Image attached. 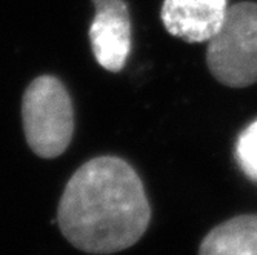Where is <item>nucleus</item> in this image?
<instances>
[{
    "mask_svg": "<svg viewBox=\"0 0 257 255\" xmlns=\"http://www.w3.org/2000/svg\"><path fill=\"white\" fill-rule=\"evenodd\" d=\"M151 207L144 183L120 157L88 160L68 180L57 206L63 237L82 252L109 255L147 232Z\"/></svg>",
    "mask_w": 257,
    "mask_h": 255,
    "instance_id": "1",
    "label": "nucleus"
},
{
    "mask_svg": "<svg viewBox=\"0 0 257 255\" xmlns=\"http://www.w3.org/2000/svg\"><path fill=\"white\" fill-rule=\"evenodd\" d=\"M236 157L246 177L257 181V120L240 134L236 146Z\"/></svg>",
    "mask_w": 257,
    "mask_h": 255,
    "instance_id": "7",
    "label": "nucleus"
},
{
    "mask_svg": "<svg viewBox=\"0 0 257 255\" xmlns=\"http://www.w3.org/2000/svg\"><path fill=\"white\" fill-rule=\"evenodd\" d=\"M23 132L31 151L42 158L62 155L73 140L74 111L65 85L54 76L34 79L22 100Z\"/></svg>",
    "mask_w": 257,
    "mask_h": 255,
    "instance_id": "2",
    "label": "nucleus"
},
{
    "mask_svg": "<svg viewBox=\"0 0 257 255\" xmlns=\"http://www.w3.org/2000/svg\"><path fill=\"white\" fill-rule=\"evenodd\" d=\"M228 8L226 0H165L160 19L171 36L202 43L217 33Z\"/></svg>",
    "mask_w": 257,
    "mask_h": 255,
    "instance_id": "5",
    "label": "nucleus"
},
{
    "mask_svg": "<svg viewBox=\"0 0 257 255\" xmlns=\"http://www.w3.org/2000/svg\"><path fill=\"white\" fill-rule=\"evenodd\" d=\"M96 8L89 43L97 63L106 71L123 69L131 51V20L123 0H92Z\"/></svg>",
    "mask_w": 257,
    "mask_h": 255,
    "instance_id": "4",
    "label": "nucleus"
},
{
    "mask_svg": "<svg viewBox=\"0 0 257 255\" xmlns=\"http://www.w3.org/2000/svg\"><path fill=\"white\" fill-rule=\"evenodd\" d=\"M206 46V66L229 88L257 82V4L240 2L228 8L225 20Z\"/></svg>",
    "mask_w": 257,
    "mask_h": 255,
    "instance_id": "3",
    "label": "nucleus"
},
{
    "mask_svg": "<svg viewBox=\"0 0 257 255\" xmlns=\"http://www.w3.org/2000/svg\"><path fill=\"white\" fill-rule=\"evenodd\" d=\"M199 255H257V215L234 217L209 232Z\"/></svg>",
    "mask_w": 257,
    "mask_h": 255,
    "instance_id": "6",
    "label": "nucleus"
}]
</instances>
